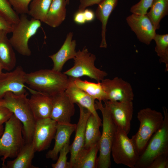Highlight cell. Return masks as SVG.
I'll list each match as a JSON object with an SVG mask.
<instances>
[{"instance_id": "obj_1", "label": "cell", "mask_w": 168, "mask_h": 168, "mask_svg": "<svg viewBox=\"0 0 168 168\" xmlns=\"http://www.w3.org/2000/svg\"><path fill=\"white\" fill-rule=\"evenodd\" d=\"M25 81L31 89L51 96L65 91L70 78L61 72L42 69L26 73Z\"/></svg>"}, {"instance_id": "obj_2", "label": "cell", "mask_w": 168, "mask_h": 168, "mask_svg": "<svg viewBox=\"0 0 168 168\" xmlns=\"http://www.w3.org/2000/svg\"><path fill=\"white\" fill-rule=\"evenodd\" d=\"M0 105L7 108L23 125V134L26 143L32 142L36 120L30 106L27 94L17 95L7 92L0 99Z\"/></svg>"}, {"instance_id": "obj_3", "label": "cell", "mask_w": 168, "mask_h": 168, "mask_svg": "<svg viewBox=\"0 0 168 168\" xmlns=\"http://www.w3.org/2000/svg\"><path fill=\"white\" fill-rule=\"evenodd\" d=\"M0 137V157L2 165L7 158H15L26 144L23 134V125L13 114L5 123Z\"/></svg>"}, {"instance_id": "obj_4", "label": "cell", "mask_w": 168, "mask_h": 168, "mask_svg": "<svg viewBox=\"0 0 168 168\" xmlns=\"http://www.w3.org/2000/svg\"><path fill=\"white\" fill-rule=\"evenodd\" d=\"M163 123L139 155L134 168H147L156 157L168 152V112L165 107H163Z\"/></svg>"}, {"instance_id": "obj_5", "label": "cell", "mask_w": 168, "mask_h": 168, "mask_svg": "<svg viewBox=\"0 0 168 168\" xmlns=\"http://www.w3.org/2000/svg\"><path fill=\"white\" fill-rule=\"evenodd\" d=\"M96 109L101 112L103 118L102 131L99 141V156L97 159L96 167L108 168L111 166L112 146L116 126L112 118L108 107L101 101L95 102Z\"/></svg>"}, {"instance_id": "obj_6", "label": "cell", "mask_w": 168, "mask_h": 168, "mask_svg": "<svg viewBox=\"0 0 168 168\" xmlns=\"http://www.w3.org/2000/svg\"><path fill=\"white\" fill-rule=\"evenodd\" d=\"M137 118L140 122V126L131 139L140 155L152 136L161 126L164 116L161 112L147 108L138 113Z\"/></svg>"}, {"instance_id": "obj_7", "label": "cell", "mask_w": 168, "mask_h": 168, "mask_svg": "<svg viewBox=\"0 0 168 168\" xmlns=\"http://www.w3.org/2000/svg\"><path fill=\"white\" fill-rule=\"evenodd\" d=\"M41 26L40 21L33 18L29 20L26 14L21 15L18 22L14 25L12 35L9 39L13 49L23 56L31 55L29 40L36 33Z\"/></svg>"}, {"instance_id": "obj_8", "label": "cell", "mask_w": 168, "mask_h": 168, "mask_svg": "<svg viewBox=\"0 0 168 168\" xmlns=\"http://www.w3.org/2000/svg\"><path fill=\"white\" fill-rule=\"evenodd\" d=\"M96 57L90 52L86 47L77 51L74 60L73 67L63 73L69 77L80 78L87 76L98 82L105 78L108 73L105 71L97 68L95 65Z\"/></svg>"}, {"instance_id": "obj_9", "label": "cell", "mask_w": 168, "mask_h": 168, "mask_svg": "<svg viewBox=\"0 0 168 168\" xmlns=\"http://www.w3.org/2000/svg\"><path fill=\"white\" fill-rule=\"evenodd\" d=\"M114 162L134 168L139 154L131 139L124 131L116 126L111 149Z\"/></svg>"}, {"instance_id": "obj_10", "label": "cell", "mask_w": 168, "mask_h": 168, "mask_svg": "<svg viewBox=\"0 0 168 168\" xmlns=\"http://www.w3.org/2000/svg\"><path fill=\"white\" fill-rule=\"evenodd\" d=\"M26 73L21 66L12 71L2 72L0 75V99L8 92L20 95L26 93V88L30 92L32 91L33 89L25 85Z\"/></svg>"}, {"instance_id": "obj_11", "label": "cell", "mask_w": 168, "mask_h": 168, "mask_svg": "<svg viewBox=\"0 0 168 168\" xmlns=\"http://www.w3.org/2000/svg\"><path fill=\"white\" fill-rule=\"evenodd\" d=\"M106 93L107 100L119 102L133 101L134 94L131 84L122 78L104 79L100 82Z\"/></svg>"}, {"instance_id": "obj_12", "label": "cell", "mask_w": 168, "mask_h": 168, "mask_svg": "<svg viewBox=\"0 0 168 168\" xmlns=\"http://www.w3.org/2000/svg\"><path fill=\"white\" fill-rule=\"evenodd\" d=\"M57 123L50 118L36 121L32 143L36 152H40L49 147L55 134Z\"/></svg>"}, {"instance_id": "obj_13", "label": "cell", "mask_w": 168, "mask_h": 168, "mask_svg": "<svg viewBox=\"0 0 168 168\" xmlns=\"http://www.w3.org/2000/svg\"><path fill=\"white\" fill-rule=\"evenodd\" d=\"M109 109L115 125L128 134L131 129L133 111V101L119 102L108 100L104 101Z\"/></svg>"}, {"instance_id": "obj_14", "label": "cell", "mask_w": 168, "mask_h": 168, "mask_svg": "<svg viewBox=\"0 0 168 168\" xmlns=\"http://www.w3.org/2000/svg\"><path fill=\"white\" fill-rule=\"evenodd\" d=\"M126 20L139 40L146 45L150 44L156 34V30L147 14L132 13Z\"/></svg>"}, {"instance_id": "obj_15", "label": "cell", "mask_w": 168, "mask_h": 168, "mask_svg": "<svg viewBox=\"0 0 168 168\" xmlns=\"http://www.w3.org/2000/svg\"><path fill=\"white\" fill-rule=\"evenodd\" d=\"M52 108L50 118L58 123H70L74 114V104L70 100L65 91L51 96Z\"/></svg>"}, {"instance_id": "obj_16", "label": "cell", "mask_w": 168, "mask_h": 168, "mask_svg": "<svg viewBox=\"0 0 168 168\" xmlns=\"http://www.w3.org/2000/svg\"><path fill=\"white\" fill-rule=\"evenodd\" d=\"M79 108L80 115L76 124L74 140L70 145V158L69 162L70 168H73L77 157L84 148L85 140V131L87 119L91 113L87 109L77 105Z\"/></svg>"}, {"instance_id": "obj_17", "label": "cell", "mask_w": 168, "mask_h": 168, "mask_svg": "<svg viewBox=\"0 0 168 168\" xmlns=\"http://www.w3.org/2000/svg\"><path fill=\"white\" fill-rule=\"evenodd\" d=\"M73 33L69 32L67 35L63 44L54 54L49 56L52 60L53 66L52 69L61 72L65 63L68 60L73 59L75 57L76 42L75 40H72Z\"/></svg>"}, {"instance_id": "obj_18", "label": "cell", "mask_w": 168, "mask_h": 168, "mask_svg": "<svg viewBox=\"0 0 168 168\" xmlns=\"http://www.w3.org/2000/svg\"><path fill=\"white\" fill-rule=\"evenodd\" d=\"M31 94L29 102L36 121L50 118L52 108L51 97L37 91Z\"/></svg>"}, {"instance_id": "obj_19", "label": "cell", "mask_w": 168, "mask_h": 168, "mask_svg": "<svg viewBox=\"0 0 168 168\" xmlns=\"http://www.w3.org/2000/svg\"><path fill=\"white\" fill-rule=\"evenodd\" d=\"M69 77V82L65 91L70 100L86 108L95 117L100 119L95 108V100L78 88L74 83L73 78Z\"/></svg>"}, {"instance_id": "obj_20", "label": "cell", "mask_w": 168, "mask_h": 168, "mask_svg": "<svg viewBox=\"0 0 168 168\" xmlns=\"http://www.w3.org/2000/svg\"><path fill=\"white\" fill-rule=\"evenodd\" d=\"M76 124L67 123H58L54 137L55 143L52 150L46 153L47 159L55 161L57 160L59 152L67 143L69 142L71 135L75 131Z\"/></svg>"}, {"instance_id": "obj_21", "label": "cell", "mask_w": 168, "mask_h": 168, "mask_svg": "<svg viewBox=\"0 0 168 168\" xmlns=\"http://www.w3.org/2000/svg\"><path fill=\"white\" fill-rule=\"evenodd\" d=\"M118 0H103L98 4L95 12L96 16L101 24V40L100 46L106 48L107 45L106 38V27L108 20L116 7Z\"/></svg>"}, {"instance_id": "obj_22", "label": "cell", "mask_w": 168, "mask_h": 168, "mask_svg": "<svg viewBox=\"0 0 168 168\" xmlns=\"http://www.w3.org/2000/svg\"><path fill=\"white\" fill-rule=\"evenodd\" d=\"M8 33L0 30V61L3 69L10 71L16 66V58L13 48L8 38Z\"/></svg>"}, {"instance_id": "obj_23", "label": "cell", "mask_w": 168, "mask_h": 168, "mask_svg": "<svg viewBox=\"0 0 168 168\" xmlns=\"http://www.w3.org/2000/svg\"><path fill=\"white\" fill-rule=\"evenodd\" d=\"M36 152L32 142L26 143L15 158L2 165V168H36L32 165Z\"/></svg>"}, {"instance_id": "obj_24", "label": "cell", "mask_w": 168, "mask_h": 168, "mask_svg": "<svg viewBox=\"0 0 168 168\" xmlns=\"http://www.w3.org/2000/svg\"><path fill=\"white\" fill-rule=\"evenodd\" d=\"M66 0H52L44 23L56 28L59 26L66 17Z\"/></svg>"}, {"instance_id": "obj_25", "label": "cell", "mask_w": 168, "mask_h": 168, "mask_svg": "<svg viewBox=\"0 0 168 168\" xmlns=\"http://www.w3.org/2000/svg\"><path fill=\"white\" fill-rule=\"evenodd\" d=\"M99 149V142L89 147H84L78 154L73 168H96Z\"/></svg>"}, {"instance_id": "obj_26", "label": "cell", "mask_w": 168, "mask_h": 168, "mask_svg": "<svg viewBox=\"0 0 168 168\" xmlns=\"http://www.w3.org/2000/svg\"><path fill=\"white\" fill-rule=\"evenodd\" d=\"M101 122V119H97L91 114L89 116L86 126L84 147H89L99 142L101 134L100 130Z\"/></svg>"}, {"instance_id": "obj_27", "label": "cell", "mask_w": 168, "mask_h": 168, "mask_svg": "<svg viewBox=\"0 0 168 168\" xmlns=\"http://www.w3.org/2000/svg\"><path fill=\"white\" fill-rule=\"evenodd\" d=\"M74 83L79 88L98 101L107 100L106 93L100 82H92L82 80L80 78H73Z\"/></svg>"}, {"instance_id": "obj_28", "label": "cell", "mask_w": 168, "mask_h": 168, "mask_svg": "<svg viewBox=\"0 0 168 168\" xmlns=\"http://www.w3.org/2000/svg\"><path fill=\"white\" fill-rule=\"evenodd\" d=\"M168 13V0H154L147 15L156 30L160 27L161 20Z\"/></svg>"}, {"instance_id": "obj_29", "label": "cell", "mask_w": 168, "mask_h": 168, "mask_svg": "<svg viewBox=\"0 0 168 168\" xmlns=\"http://www.w3.org/2000/svg\"><path fill=\"white\" fill-rule=\"evenodd\" d=\"M52 0H32L28 14L32 18L44 22Z\"/></svg>"}, {"instance_id": "obj_30", "label": "cell", "mask_w": 168, "mask_h": 168, "mask_svg": "<svg viewBox=\"0 0 168 168\" xmlns=\"http://www.w3.org/2000/svg\"><path fill=\"white\" fill-rule=\"evenodd\" d=\"M153 40L156 43L155 51L159 58V62L165 64L166 70L168 71V34H156Z\"/></svg>"}, {"instance_id": "obj_31", "label": "cell", "mask_w": 168, "mask_h": 168, "mask_svg": "<svg viewBox=\"0 0 168 168\" xmlns=\"http://www.w3.org/2000/svg\"><path fill=\"white\" fill-rule=\"evenodd\" d=\"M0 11L13 24H16L18 22L20 17L8 0H0Z\"/></svg>"}, {"instance_id": "obj_32", "label": "cell", "mask_w": 168, "mask_h": 168, "mask_svg": "<svg viewBox=\"0 0 168 168\" xmlns=\"http://www.w3.org/2000/svg\"><path fill=\"white\" fill-rule=\"evenodd\" d=\"M69 142L66 144L60 150L57 162L52 164L53 168H70L69 162L67 161V155L70 151Z\"/></svg>"}, {"instance_id": "obj_33", "label": "cell", "mask_w": 168, "mask_h": 168, "mask_svg": "<svg viewBox=\"0 0 168 168\" xmlns=\"http://www.w3.org/2000/svg\"><path fill=\"white\" fill-rule=\"evenodd\" d=\"M13 10L18 14H28L29 4L32 0H8Z\"/></svg>"}, {"instance_id": "obj_34", "label": "cell", "mask_w": 168, "mask_h": 168, "mask_svg": "<svg viewBox=\"0 0 168 168\" xmlns=\"http://www.w3.org/2000/svg\"><path fill=\"white\" fill-rule=\"evenodd\" d=\"M154 0H140L130 8V11L133 14H146L148 9L150 8Z\"/></svg>"}, {"instance_id": "obj_35", "label": "cell", "mask_w": 168, "mask_h": 168, "mask_svg": "<svg viewBox=\"0 0 168 168\" xmlns=\"http://www.w3.org/2000/svg\"><path fill=\"white\" fill-rule=\"evenodd\" d=\"M168 152L156 157L147 168H168Z\"/></svg>"}, {"instance_id": "obj_36", "label": "cell", "mask_w": 168, "mask_h": 168, "mask_svg": "<svg viewBox=\"0 0 168 168\" xmlns=\"http://www.w3.org/2000/svg\"><path fill=\"white\" fill-rule=\"evenodd\" d=\"M14 25L0 11V30L5 31L8 33L12 32Z\"/></svg>"}, {"instance_id": "obj_37", "label": "cell", "mask_w": 168, "mask_h": 168, "mask_svg": "<svg viewBox=\"0 0 168 168\" xmlns=\"http://www.w3.org/2000/svg\"><path fill=\"white\" fill-rule=\"evenodd\" d=\"M13 114L8 109L0 105V126L5 123Z\"/></svg>"}, {"instance_id": "obj_38", "label": "cell", "mask_w": 168, "mask_h": 168, "mask_svg": "<svg viewBox=\"0 0 168 168\" xmlns=\"http://www.w3.org/2000/svg\"><path fill=\"white\" fill-rule=\"evenodd\" d=\"M103 0H80L78 11H83L88 7L98 4Z\"/></svg>"}, {"instance_id": "obj_39", "label": "cell", "mask_w": 168, "mask_h": 168, "mask_svg": "<svg viewBox=\"0 0 168 168\" xmlns=\"http://www.w3.org/2000/svg\"><path fill=\"white\" fill-rule=\"evenodd\" d=\"M74 22L78 25H82L86 22L83 11H78L76 12L73 16Z\"/></svg>"}, {"instance_id": "obj_40", "label": "cell", "mask_w": 168, "mask_h": 168, "mask_svg": "<svg viewBox=\"0 0 168 168\" xmlns=\"http://www.w3.org/2000/svg\"><path fill=\"white\" fill-rule=\"evenodd\" d=\"M83 12L86 22H91L94 20L96 16L92 10L86 8Z\"/></svg>"}, {"instance_id": "obj_41", "label": "cell", "mask_w": 168, "mask_h": 168, "mask_svg": "<svg viewBox=\"0 0 168 168\" xmlns=\"http://www.w3.org/2000/svg\"><path fill=\"white\" fill-rule=\"evenodd\" d=\"M4 127L3 126V125H2L0 126V137L2 135L4 130Z\"/></svg>"}, {"instance_id": "obj_42", "label": "cell", "mask_w": 168, "mask_h": 168, "mask_svg": "<svg viewBox=\"0 0 168 168\" xmlns=\"http://www.w3.org/2000/svg\"><path fill=\"white\" fill-rule=\"evenodd\" d=\"M3 69L2 66L0 61V75L2 73V70Z\"/></svg>"}, {"instance_id": "obj_43", "label": "cell", "mask_w": 168, "mask_h": 168, "mask_svg": "<svg viewBox=\"0 0 168 168\" xmlns=\"http://www.w3.org/2000/svg\"><path fill=\"white\" fill-rule=\"evenodd\" d=\"M67 4H69V0H66Z\"/></svg>"}]
</instances>
